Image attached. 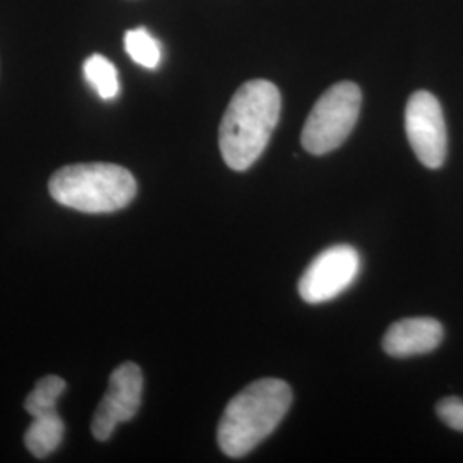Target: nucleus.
Instances as JSON below:
<instances>
[{
  "mask_svg": "<svg viewBox=\"0 0 463 463\" xmlns=\"http://www.w3.org/2000/svg\"><path fill=\"white\" fill-rule=\"evenodd\" d=\"M361 269L359 252L352 246H333L316 256L298 281V294L307 304H321L345 292Z\"/></svg>",
  "mask_w": 463,
  "mask_h": 463,
  "instance_id": "6",
  "label": "nucleus"
},
{
  "mask_svg": "<svg viewBox=\"0 0 463 463\" xmlns=\"http://www.w3.org/2000/svg\"><path fill=\"white\" fill-rule=\"evenodd\" d=\"M57 203L83 213H114L126 208L137 193L133 174L114 164L62 166L49 183Z\"/></svg>",
  "mask_w": 463,
  "mask_h": 463,
  "instance_id": "3",
  "label": "nucleus"
},
{
  "mask_svg": "<svg viewBox=\"0 0 463 463\" xmlns=\"http://www.w3.org/2000/svg\"><path fill=\"white\" fill-rule=\"evenodd\" d=\"M66 426L61 415L53 414L40 415L33 417V422L24 434V443L30 449V453L36 458H43L55 451L64 439Z\"/></svg>",
  "mask_w": 463,
  "mask_h": 463,
  "instance_id": "9",
  "label": "nucleus"
},
{
  "mask_svg": "<svg viewBox=\"0 0 463 463\" xmlns=\"http://www.w3.org/2000/svg\"><path fill=\"white\" fill-rule=\"evenodd\" d=\"M279 88L266 80L242 84L220 124V151L232 170L244 172L263 155L280 118Z\"/></svg>",
  "mask_w": 463,
  "mask_h": 463,
  "instance_id": "1",
  "label": "nucleus"
},
{
  "mask_svg": "<svg viewBox=\"0 0 463 463\" xmlns=\"http://www.w3.org/2000/svg\"><path fill=\"white\" fill-rule=\"evenodd\" d=\"M405 131L419 162L439 168L447 160L448 134L438 99L430 91H415L405 109Z\"/></svg>",
  "mask_w": 463,
  "mask_h": 463,
  "instance_id": "5",
  "label": "nucleus"
},
{
  "mask_svg": "<svg viewBox=\"0 0 463 463\" xmlns=\"http://www.w3.org/2000/svg\"><path fill=\"white\" fill-rule=\"evenodd\" d=\"M143 395V371L134 363L118 365L109 380V390L101 398L91 420V432L99 441H107L118 424L137 414Z\"/></svg>",
  "mask_w": 463,
  "mask_h": 463,
  "instance_id": "7",
  "label": "nucleus"
},
{
  "mask_svg": "<svg viewBox=\"0 0 463 463\" xmlns=\"http://www.w3.org/2000/svg\"><path fill=\"white\" fill-rule=\"evenodd\" d=\"M436 412L439 415V419L447 424L451 430H460L463 432V400L462 398L448 397L443 398L438 407Z\"/></svg>",
  "mask_w": 463,
  "mask_h": 463,
  "instance_id": "13",
  "label": "nucleus"
},
{
  "mask_svg": "<svg viewBox=\"0 0 463 463\" xmlns=\"http://www.w3.org/2000/svg\"><path fill=\"white\" fill-rule=\"evenodd\" d=\"M83 72L86 81L99 93V99H114L118 95V74L116 66L107 57L93 53L91 57L86 59Z\"/></svg>",
  "mask_w": 463,
  "mask_h": 463,
  "instance_id": "10",
  "label": "nucleus"
},
{
  "mask_svg": "<svg viewBox=\"0 0 463 463\" xmlns=\"http://www.w3.org/2000/svg\"><path fill=\"white\" fill-rule=\"evenodd\" d=\"M443 336V326L434 317H407L388 328L383 348L392 357L420 355L438 348Z\"/></svg>",
  "mask_w": 463,
  "mask_h": 463,
  "instance_id": "8",
  "label": "nucleus"
},
{
  "mask_svg": "<svg viewBox=\"0 0 463 463\" xmlns=\"http://www.w3.org/2000/svg\"><path fill=\"white\" fill-rule=\"evenodd\" d=\"M66 390V381L55 374L45 376L36 383L33 392L26 397L24 409L32 417L40 415L53 414L57 412V402Z\"/></svg>",
  "mask_w": 463,
  "mask_h": 463,
  "instance_id": "11",
  "label": "nucleus"
},
{
  "mask_svg": "<svg viewBox=\"0 0 463 463\" xmlns=\"http://www.w3.org/2000/svg\"><path fill=\"white\" fill-rule=\"evenodd\" d=\"M124 47L136 64L146 69L158 67L162 61V49L158 42L145 28H136L128 32L124 38Z\"/></svg>",
  "mask_w": 463,
  "mask_h": 463,
  "instance_id": "12",
  "label": "nucleus"
},
{
  "mask_svg": "<svg viewBox=\"0 0 463 463\" xmlns=\"http://www.w3.org/2000/svg\"><path fill=\"white\" fill-rule=\"evenodd\" d=\"M292 405V390L275 378L254 381L232 398L218 424V447L241 458L279 428Z\"/></svg>",
  "mask_w": 463,
  "mask_h": 463,
  "instance_id": "2",
  "label": "nucleus"
},
{
  "mask_svg": "<svg viewBox=\"0 0 463 463\" xmlns=\"http://www.w3.org/2000/svg\"><path fill=\"white\" fill-rule=\"evenodd\" d=\"M361 101V90L352 81L326 90L304 124L300 137L304 149L311 155H326L342 146L357 124Z\"/></svg>",
  "mask_w": 463,
  "mask_h": 463,
  "instance_id": "4",
  "label": "nucleus"
}]
</instances>
